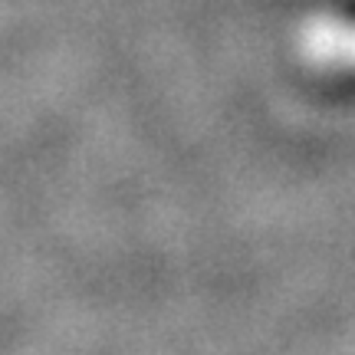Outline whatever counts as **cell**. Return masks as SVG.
Listing matches in <instances>:
<instances>
[{
	"instance_id": "6da1fadb",
	"label": "cell",
	"mask_w": 355,
	"mask_h": 355,
	"mask_svg": "<svg viewBox=\"0 0 355 355\" xmlns=\"http://www.w3.org/2000/svg\"><path fill=\"white\" fill-rule=\"evenodd\" d=\"M300 46L313 63H326L332 69H355V24L316 17L300 33Z\"/></svg>"
}]
</instances>
